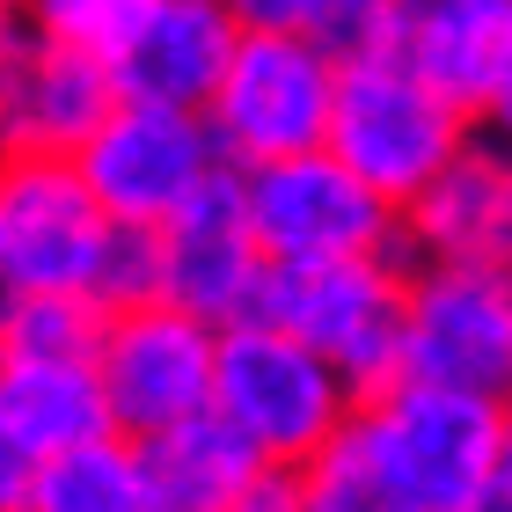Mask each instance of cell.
I'll return each mask as SVG.
<instances>
[{
  "label": "cell",
  "mask_w": 512,
  "mask_h": 512,
  "mask_svg": "<svg viewBox=\"0 0 512 512\" xmlns=\"http://www.w3.org/2000/svg\"><path fill=\"white\" fill-rule=\"evenodd\" d=\"M359 439L417 512H476L512 461V410L425 381H388L359 403Z\"/></svg>",
  "instance_id": "3957f363"
},
{
  "label": "cell",
  "mask_w": 512,
  "mask_h": 512,
  "mask_svg": "<svg viewBox=\"0 0 512 512\" xmlns=\"http://www.w3.org/2000/svg\"><path fill=\"white\" fill-rule=\"evenodd\" d=\"M110 432L96 359H0V498Z\"/></svg>",
  "instance_id": "5bb4252c"
},
{
  "label": "cell",
  "mask_w": 512,
  "mask_h": 512,
  "mask_svg": "<svg viewBox=\"0 0 512 512\" xmlns=\"http://www.w3.org/2000/svg\"><path fill=\"white\" fill-rule=\"evenodd\" d=\"M242 44V22L227 0H147L132 37L110 59L125 103H169V110H205Z\"/></svg>",
  "instance_id": "4fadbf2b"
},
{
  "label": "cell",
  "mask_w": 512,
  "mask_h": 512,
  "mask_svg": "<svg viewBox=\"0 0 512 512\" xmlns=\"http://www.w3.org/2000/svg\"><path fill=\"white\" fill-rule=\"evenodd\" d=\"M388 59L483 110L512 66V0H388Z\"/></svg>",
  "instance_id": "9a60e30c"
},
{
  "label": "cell",
  "mask_w": 512,
  "mask_h": 512,
  "mask_svg": "<svg viewBox=\"0 0 512 512\" xmlns=\"http://www.w3.org/2000/svg\"><path fill=\"white\" fill-rule=\"evenodd\" d=\"M286 491H293V512H417L403 483L381 469V454L359 439V425L337 447H322L300 476H286Z\"/></svg>",
  "instance_id": "d6986e66"
},
{
  "label": "cell",
  "mask_w": 512,
  "mask_h": 512,
  "mask_svg": "<svg viewBox=\"0 0 512 512\" xmlns=\"http://www.w3.org/2000/svg\"><path fill=\"white\" fill-rule=\"evenodd\" d=\"M242 205H249V227L264 242L271 271L403 256V213L381 191H366L330 147L271 161V169H242Z\"/></svg>",
  "instance_id": "8992f818"
},
{
  "label": "cell",
  "mask_w": 512,
  "mask_h": 512,
  "mask_svg": "<svg viewBox=\"0 0 512 512\" xmlns=\"http://www.w3.org/2000/svg\"><path fill=\"white\" fill-rule=\"evenodd\" d=\"M242 512H293V491H286V476H278V483H264V491H256Z\"/></svg>",
  "instance_id": "cb8c5ba5"
},
{
  "label": "cell",
  "mask_w": 512,
  "mask_h": 512,
  "mask_svg": "<svg viewBox=\"0 0 512 512\" xmlns=\"http://www.w3.org/2000/svg\"><path fill=\"white\" fill-rule=\"evenodd\" d=\"M403 381L483 395L512 410V271L505 264H410Z\"/></svg>",
  "instance_id": "30bf717a"
},
{
  "label": "cell",
  "mask_w": 512,
  "mask_h": 512,
  "mask_svg": "<svg viewBox=\"0 0 512 512\" xmlns=\"http://www.w3.org/2000/svg\"><path fill=\"white\" fill-rule=\"evenodd\" d=\"M476 110H461L447 88L410 74L403 59H352L337 81L330 154L352 169L366 191H381L395 213H410L461 154L476 147Z\"/></svg>",
  "instance_id": "7a4b0ae2"
},
{
  "label": "cell",
  "mask_w": 512,
  "mask_h": 512,
  "mask_svg": "<svg viewBox=\"0 0 512 512\" xmlns=\"http://www.w3.org/2000/svg\"><path fill=\"white\" fill-rule=\"evenodd\" d=\"M476 132L491 139L498 154H512V66H505V81L483 96V110H476Z\"/></svg>",
  "instance_id": "603a6c76"
},
{
  "label": "cell",
  "mask_w": 512,
  "mask_h": 512,
  "mask_svg": "<svg viewBox=\"0 0 512 512\" xmlns=\"http://www.w3.org/2000/svg\"><path fill=\"white\" fill-rule=\"evenodd\" d=\"M337 81H344V59L322 52L315 37L242 30L213 103H205V125H213L227 169L242 176L293 154H322L337 118Z\"/></svg>",
  "instance_id": "277c9868"
},
{
  "label": "cell",
  "mask_w": 512,
  "mask_h": 512,
  "mask_svg": "<svg viewBox=\"0 0 512 512\" xmlns=\"http://www.w3.org/2000/svg\"><path fill=\"white\" fill-rule=\"evenodd\" d=\"M74 161L88 191L103 198V213L118 227H147V235H161L213 183L235 176L205 110H169V103H118Z\"/></svg>",
  "instance_id": "52a82bcc"
},
{
  "label": "cell",
  "mask_w": 512,
  "mask_h": 512,
  "mask_svg": "<svg viewBox=\"0 0 512 512\" xmlns=\"http://www.w3.org/2000/svg\"><path fill=\"white\" fill-rule=\"evenodd\" d=\"M235 8L242 30H271V37H315L330 30V15L344 8V0H227Z\"/></svg>",
  "instance_id": "7402d4cb"
},
{
  "label": "cell",
  "mask_w": 512,
  "mask_h": 512,
  "mask_svg": "<svg viewBox=\"0 0 512 512\" xmlns=\"http://www.w3.org/2000/svg\"><path fill=\"white\" fill-rule=\"evenodd\" d=\"M512 242V154L476 139L403 213V264H505Z\"/></svg>",
  "instance_id": "2e32d148"
},
{
  "label": "cell",
  "mask_w": 512,
  "mask_h": 512,
  "mask_svg": "<svg viewBox=\"0 0 512 512\" xmlns=\"http://www.w3.org/2000/svg\"><path fill=\"white\" fill-rule=\"evenodd\" d=\"M271 286V256L249 227L242 205V176L213 183L183 220L161 227V300L213 330H235L256 322V300Z\"/></svg>",
  "instance_id": "7c38bea8"
},
{
  "label": "cell",
  "mask_w": 512,
  "mask_h": 512,
  "mask_svg": "<svg viewBox=\"0 0 512 512\" xmlns=\"http://www.w3.org/2000/svg\"><path fill=\"white\" fill-rule=\"evenodd\" d=\"M0 512H161L147 447L125 432H103L88 447L44 461L15 498H0Z\"/></svg>",
  "instance_id": "ac0fdd59"
},
{
  "label": "cell",
  "mask_w": 512,
  "mask_h": 512,
  "mask_svg": "<svg viewBox=\"0 0 512 512\" xmlns=\"http://www.w3.org/2000/svg\"><path fill=\"white\" fill-rule=\"evenodd\" d=\"M403 300H410L403 256H359V264L271 271L256 322L315 344L330 366L352 374L359 395H381L388 381H403Z\"/></svg>",
  "instance_id": "5b68a950"
},
{
  "label": "cell",
  "mask_w": 512,
  "mask_h": 512,
  "mask_svg": "<svg viewBox=\"0 0 512 512\" xmlns=\"http://www.w3.org/2000/svg\"><path fill=\"white\" fill-rule=\"evenodd\" d=\"M147 0H15V22L44 44H66V52L88 59H118V44L132 37V22Z\"/></svg>",
  "instance_id": "44dd1931"
},
{
  "label": "cell",
  "mask_w": 512,
  "mask_h": 512,
  "mask_svg": "<svg viewBox=\"0 0 512 512\" xmlns=\"http://www.w3.org/2000/svg\"><path fill=\"white\" fill-rule=\"evenodd\" d=\"M118 103L125 96L103 59L44 44L22 22H8V44H0V139H8V161H74Z\"/></svg>",
  "instance_id": "8fae6325"
},
{
  "label": "cell",
  "mask_w": 512,
  "mask_h": 512,
  "mask_svg": "<svg viewBox=\"0 0 512 512\" xmlns=\"http://www.w3.org/2000/svg\"><path fill=\"white\" fill-rule=\"evenodd\" d=\"M118 220L88 191L81 161H8L0 169V293H103Z\"/></svg>",
  "instance_id": "9c48e42d"
},
{
  "label": "cell",
  "mask_w": 512,
  "mask_h": 512,
  "mask_svg": "<svg viewBox=\"0 0 512 512\" xmlns=\"http://www.w3.org/2000/svg\"><path fill=\"white\" fill-rule=\"evenodd\" d=\"M147 469H154L161 512H242L264 483H278L271 461L256 454L227 417H198V425L154 439Z\"/></svg>",
  "instance_id": "e0dca14e"
},
{
  "label": "cell",
  "mask_w": 512,
  "mask_h": 512,
  "mask_svg": "<svg viewBox=\"0 0 512 512\" xmlns=\"http://www.w3.org/2000/svg\"><path fill=\"white\" fill-rule=\"evenodd\" d=\"M110 315L74 293L0 300V359H96Z\"/></svg>",
  "instance_id": "ffe728a7"
},
{
  "label": "cell",
  "mask_w": 512,
  "mask_h": 512,
  "mask_svg": "<svg viewBox=\"0 0 512 512\" xmlns=\"http://www.w3.org/2000/svg\"><path fill=\"white\" fill-rule=\"evenodd\" d=\"M96 381H103V403H110V432L154 447V439L213 417L220 330L169 308V300L125 308V315H110V330L96 344Z\"/></svg>",
  "instance_id": "ba28073f"
},
{
  "label": "cell",
  "mask_w": 512,
  "mask_h": 512,
  "mask_svg": "<svg viewBox=\"0 0 512 512\" xmlns=\"http://www.w3.org/2000/svg\"><path fill=\"white\" fill-rule=\"evenodd\" d=\"M366 395L352 388L344 366H330L315 344H300L271 322H235L220 330V395L213 417H227L271 476H300L322 447H337L359 425Z\"/></svg>",
  "instance_id": "6da1fadb"
},
{
  "label": "cell",
  "mask_w": 512,
  "mask_h": 512,
  "mask_svg": "<svg viewBox=\"0 0 512 512\" xmlns=\"http://www.w3.org/2000/svg\"><path fill=\"white\" fill-rule=\"evenodd\" d=\"M476 512H512V461H505V476L491 483V491L476 498Z\"/></svg>",
  "instance_id": "d4e9b609"
},
{
  "label": "cell",
  "mask_w": 512,
  "mask_h": 512,
  "mask_svg": "<svg viewBox=\"0 0 512 512\" xmlns=\"http://www.w3.org/2000/svg\"><path fill=\"white\" fill-rule=\"evenodd\" d=\"M505 271H512V242H505Z\"/></svg>",
  "instance_id": "484cf974"
}]
</instances>
